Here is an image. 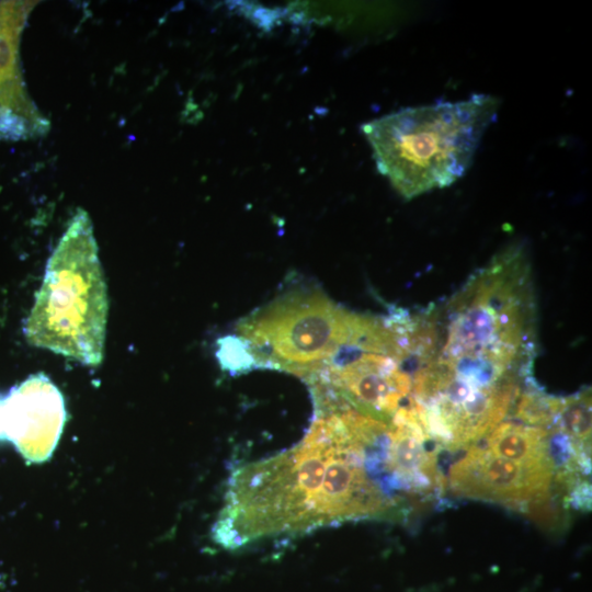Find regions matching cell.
<instances>
[{
    "mask_svg": "<svg viewBox=\"0 0 592 592\" xmlns=\"http://www.w3.org/2000/svg\"><path fill=\"white\" fill-rule=\"evenodd\" d=\"M500 100H467L407 107L362 126L378 171L405 198L444 189L463 178L497 119Z\"/></svg>",
    "mask_w": 592,
    "mask_h": 592,
    "instance_id": "cell-3",
    "label": "cell"
},
{
    "mask_svg": "<svg viewBox=\"0 0 592 592\" xmlns=\"http://www.w3.org/2000/svg\"><path fill=\"white\" fill-rule=\"evenodd\" d=\"M107 310L92 224L78 209L48 259L24 334L34 346L98 366L103 358Z\"/></svg>",
    "mask_w": 592,
    "mask_h": 592,
    "instance_id": "cell-4",
    "label": "cell"
},
{
    "mask_svg": "<svg viewBox=\"0 0 592 592\" xmlns=\"http://www.w3.org/2000/svg\"><path fill=\"white\" fill-rule=\"evenodd\" d=\"M31 2L0 1V107L14 111L37 130L42 118L30 102L19 66V42Z\"/></svg>",
    "mask_w": 592,
    "mask_h": 592,
    "instance_id": "cell-8",
    "label": "cell"
},
{
    "mask_svg": "<svg viewBox=\"0 0 592 592\" xmlns=\"http://www.w3.org/2000/svg\"><path fill=\"white\" fill-rule=\"evenodd\" d=\"M37 130L27 119L5 107H0V139L16 140Z\"/></svg>",
    "mask_w": 592,
    "mask_h": 592,
    "instance_id": "cell-11",
    "label": "cell"
},
{
    "mask_svg": "<svg viewBox=\"0 0 592 592\" xmlns=\"http://www.w3.org/2000/svg\"><path fill=\"white\" fill-rule=\"evenodd\" d=\"M375 318L345 309L319 289L295 288L240 320L235 338L250 369H278L308 380L360 341Z\"/></svg>",
    "mask_w": 592,
    "mask_h": 592,
    "instance_id": "cell-5",
    "label": "cell"
},
{
    "mask_svg": "<svg viewBox=\"0 0 592 592\" xmlns=\"http://www.w3.org/2000/svg\"><path fill=\"white\" fill-rule=\"evenodd\" d=\"M553 433L554 429L526 424L513 418L503 420L479 443L501 457L557 470Z\"/></svg>",
    "mask_w": 592,
    "mask_h": 592,
    "instance_id": "cell-9",
    "label": "cell"
},
{
    "mask_svg": "<svg viewBox=\"0 0 592 592\" xmlns=\"http://www.w3.org/2000/svg\"><path fill=\"white\" fill-rule=\"evenodd\" d=\"M371 447L334 411H315L303 440L231 475L213 533L227 549L351 521L395 517Z\"/></svg>",
    "mask_w": 592,
    "mask_h": 592,
    "instance_id": "cell-2",
    "label": "cell"
},
{
    "mask_svg": "<svg viewBox=\"0 0 592 592\" xmlns=\"http://www.w3.org/2000/svg\"><path fill=\"white\" fill-rule=\"evenodd\" d=\"M556 474L554 468L501 457L477 443L449 466L447 488L457 497L501 504L554 524L560 519L551 499Z\"/></svg>",
    "mask_w": 592,
    "mask_h": 592,
    "instance_id": "cell-6",
    "label": "cell"
},
{
    "mask_svg": "<svg viewBox=\"0 0 592 592\" xmlns=\"http://www.w3.org/2000/svg\"><path fill=\"white\" fill-rule=\"evenodd\" d=\"M555 429L567 435L585 452L591 449V391L581 390L560 397Z\"/></svg>",
    "mask_w": 592,
    "mask_h": 592,
    "instance_id": "cell-10",
    "label": "cell"
},
{
    "mask_svg": "<svg viewBox=\"0 0 592 592\" xmlns=\"http://www.w3.org/2000/svg\"><path fill=\"white\" fill-rule=\"evenodd\" d=\"M66 420L64 398L44 374L30 376L0 395V440L14 444L32 462L53 452Z\"/></svg>",
    "mask_w": 592,
    "mask_h": 592,
    "instance_id": "cell-7",
    "label": "cell"
},
{
    "mask_svg": "<svg viewBox=\"0 0 592 592\" xmlns=\"http://www.w3.org/2000/svg\"><path fill=\"white\" fill-rule=\"evenodd\" d=\"M410 346L411 402L428 434L449 449L482 441L534 383L537 304L524 246L411 314Z\"/></svg>",
    "mask_w": 592,
    "mask_h": 592,
    "instance_id": "cell-1",
    "label": "cell"
}]
</instances>
